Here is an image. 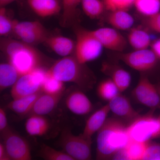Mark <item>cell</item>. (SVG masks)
<instances>
[{
  "label": "cell",
  "mask_w": 160,
  "mask_h": 160,
  "mask_svg": "<svg viewBox=\"0 0 160 160\" xmlns=\"http://www.w3.org/2000/svg\"><path fill=\"white\" fill-rule=\"evenodd\" d=\"M64 94L65 92L56 95L42 92L36 101L29 115L36 114L45 116L51 113L57 107Z\"/></svg>",
  "instance_id": "cell-15"
},
{
  "label": "cell",
  "mask_w": 160,
  "mask_h": 160,
  "mask_svg": "<svg viewBox=\"0 0 160 160\" xmlns=\"http://www.w3.org/2000/svg\"><path fill=\"white\" fill-rule=\"evenodd\" d=\"M82 0H62V24L69 25L77 14L78 7Z\"/></svg>",
  "instance_id": "cell-28"
},
{
  "label": "cell",
  "mask_w": 160,
  "mask_h": 160,
  "mask_svg": "<svg viewBox=\"0 0 160 160\" xmlns=\"http://www.w3.org/2000/svg\"><path fill=\"white\" fill-rule=\"evenodd\" d=\"M152 50L154 52L158 58L160 59V38L151 44Z\"/></svg>",
  "instance_id": "cell-39"
},
{
  "label": "cell",
  "mask_w": 160,
  "mask_h": 160,
  "mask_svg": "<svg viewBox=\"0 0 160 160\" xmlns=\"http://www.w3.org/2000/svg\"><path fill=\"white\" fill-rule=\"evenodd\" d=\"M47 76V70L40 67L33 71L21 76L12 87V99L24 97L42 91V85Z\"/></svg>",
  "instance_id": "cell-7"
},
{
  "label": "cell",
  "mask_w": 160,
  "mask_h": 160,
  "mask_svg": "<svg viewBox=\"0 0 160 160\" xmlns=\"http://www.w3.org/2000/svg\"><path fill=\"white\" fill-rule=\"evenodd\" d=\"M65 105L73 114L85 116L92 111L93 105L84 91L79 89L71 92L66 97Z\"/></svg>",
  "instance_id": "cell-13"
},
{
  "label": "cell",
  "mask_w": 160,
  "mask_h": 160,
  "mask_svg": "<svg viewBox=\"0 0 160 160\" xmlns=\"http://www.w3.org/2000/svg\"><path fill=\"white\" fill-rule=\"evenodd\" d=\"M148 142L130 140L126 147L116 153L112 159L143 160Z\"/></svg>",
  "instance_id": "cell-17"
},
{
  "label": "cell",
  "mask_w": 160,
  "mask_h": 160,
  "mask_svg": "<svg viewBox=\"0 0 160 160\" xmlns=\"http://www.w3.org/2000/svg\"><path fill=\"white\" fill-rule=\"evenodd\" d=\"M159 117L160 118V115L159 116Z\"/></svg>",
  "instance_id": "cell-42"
},
{
  "label": "cell",
  "mask_w": 160,
  "mask_h": 160,
  "mask_svg": "<svg viewBox=\"0 0 160 160\" xmlns=\"http://www.w3.org/2000/svg\"><path fill=\"white\" fill-rule=\"evenodd\" d=\"M127 41L135 50L147 49L151 45L149 34L145 30L138 28L130 30Z\"/></svg>",
  "instance_id": "cell-24"
},
{
  "label": "cell",
  "mask_w": 160,
  "mask_h": 160,
  "mask_svg": "<svg viewBox=\"0 0 160 160\" xmlns=\"http://www.w3.org/2000/svg\"><path fill=\"white\" fill-rule=\"evenodd\" d=\"M132 95L138 102L152 110L160 108V96L157 87L145 76L140 78Z\"/></svg>",
  "instance_id": "cell-10"
},
{
  "label": "cell",
  "mask_w": 160,
  "mask_h": 160,
  "mask_svg": "<svg viewBox=\"0 0 160 160\" xmlns=\"http://www.w3.org/2000/svg\"><path fill=\"white\" fill-rule=\"evenodd\" d=\"M103 70L114 82L121 93L129 88L131 83V76L128 71L119 66L109 64L103 66Z\"/></svg>",
  "instance_id": "cell-19"
},
{
  "label": "cell",
  "mask_w": 160,
  "mask_h": 160,
  "mask_svg": "<svg viewBox=\"0 0 160 160\" xmlns=\"http://www.w3.org/2000/svg\"><path fill=\"white\" fill-rule=\"evenodd\" d=\"M130 140L148 142L160 138V118L152 112L140 115L127 126Z\"/></svg>",
  "instance_id": "cell-4"
},
{
  "label": "cell",
  "mask_w": 160,
  "mask_h": 160,
  "mask_svg": "<svg viewBox=\"0 0 160 160\" xmlns=\"http://www.w3.org/2000/svg\"><path fill=\"white\" fill-rule=\"evenodd\" d=\"M108 23L117 30H126L133 26L134 20L127 10H117L110 11L107 18Z\"/></svg>",
  "instance_id": "cell-22"
},
{
  "label": "cell",
  "mask_w": 160,
  "mask_h": 160,
  "mask_svg": "<svg viewBox=\"0 0 160 160\" xmlns=\"http://www.w3.org/2000/svg\"><path fill=\"white\" fill-rule=\"evenodd\" d=\"M9 128L6 110L3 108H1L0 109V132H1V133H2L6 131Z\"/></svg>",
  "instance_id": "cell-37"
},
{
  "label": "cell",
  "mask_w": 160,
  "mask_h": 160,
  "mask_svg": "<svg viewBox=\"0 0 160 160\" xmlns=\"http://www.w3.org/2000/svg\"><path fill=\"white\" fill-rule=\"evenodd\" d=\"M110 112L116 118L128 124L140 114L132 106L128 98L119 93L108 102Z\"/></svg>",
  "instance_id": "cell-12"
},
{
  "label": "cell",
  "mask_w": 160,
  "mask_h": 160,
  "mask_svg": "<svg viewBox=\"0 0 160 160\" xmlns=\"http://www.w3.org/2000/svg\"><path fill=\"white\" fill-rule=\"evenodd\" d=\"M47 73L63 82L74 83L83 91L92 89L96 82L94 73L74 56L58 60L47 70Z\"/></svg>",
  "instance_id": "cell-2"
},
{
  "label": "cell",
  "mask_w": 160,
  "mask_h": 160,
  "mask_svg": "<svg viewBox=\"0 0 160 160\" xmlns=\"http://www.w3.org/2000/svg\"><path fill=\"white\" fill-rule=\"evenodd\" d=\"M59 143L63 151L73 160L91 159L92 139L85 138L82 133L75 135L70 129L65 128L61 133Z\"/></svg>",
  "instance_id": "cell-6"
},
{
  "label": "cell",
  "mask_w": 160,
  "mask_h": 160,
  "mask_svg": "<svg viewBox=\"0 0 160 160\" xmlns=\"http://www.w3.org/2000/svg\"><path fill=\"white\" fill-rule=\"evenodd\" d=\"M97 92L99 98L108 102L121 93L118 86L110 78L103 80L99 84Z\"/></svg>",
  "instance_id": "cell-25"
},
{
  "label": "cell",
  "mask_w": 160,
  "mask_h": 160,
  "mask_svg": "<svg viewBox=\"0 0 160 160\" xmlns=\"http://www.w3.org/2000/svg\"><path fill=\"white\" fill-rule=\"evenodd\" d=\"M146 24L149 29L160 33V12L148 17Z\"/></svg>",
  "instance_id": "cell-36"
},
{
  "label": "cell",
  "mask_w": 160,
  "mask_h": 160,
  "mask_svg": "<svg viewBox=\"0 0 160 160\" xmlns=\"http://www.w3.org/2000/svg\"><path fill=\"white\" fill-rule=\"evenodd\" d=\"M81 4L84 13L91 19L98 18L106 9L103 0H82Z\"/></svg>",
  "instance_id": "cell-26"
},
{
  "label": "cell",
  "mask_w": 160,
  "mask_h": 160,
  "mask_svg": "<svg viewBox=\"0 0 160 160\" xmlns=\"http://www.w3.org/2000/svg\"><path fill=\"white\" fill-rule=\"evenodd\" d=\"M106 9L109 11L128 9L133 6L135 0H103Z\"/></svg>",
  "instance_id": "cell-34"
},
{
  "label": "cell",
  "mask_w": 160,
  "mask_h": 160,
  "mask_svg": "<svg viewBox=\"0 0 160 160\" xmlns=\"http://www.w3.org/2000/svg\"><path fill=\"white\" fill-rule=\"evenodd\" d=\"M42 30H45V27L38 21H25L20 22L14 20L12 32L16 35L20 32Z\"/></svg>",
  "instance_id": "cell-32"
},
{
  "label": "cell",
  "mask_w": 160,
  "mask_h": 160,
  "mask_svg": "<svg viewBox=\"0 0 160 160\" xmlns=\"http://www.w3.org/2000/svg\"><path fill=\"white\" fill-rule=\"evenodd\" d=\"M16 35L21 41L31 45L42 42H44L48 37L46 29L20 32Z\"/></svg>",
  "instance_id": "cell-31"
},
{
  "label": "cell",
  "mask_w": 160,
  "mask_h": 160,
  "mask_svg": "<svg viewBox=\"0 0 160 160\" xmlns=\"http://www.w3.org/2000/svg\"><path fill=\"white\" fill-rule=\"evenodd\" d=\"M50 125L44 116L32 114L29 115L25 123L26 132L31 136H42L47 133Z\"/></svg>",
  "instance_id": "cell-21"
},
{
  "label": "cell",
  "mask_w": 160,
  "mask_h": 160,
  "mask_svg": "<svg viewBox=\"0 0 160 160\" xmlns=\"http://www.w3.org/2000/svg\"><path fill=\"white\" fill-rule=\"evenodd\" d=\"M14 20L12 19L8 15L5 7H1L0 9V34L6 35L12 31Z\"/></svg>",
  "instance_id": "cell-33"
},
{
  "label": "cell",
  "mask_w": 160,
  "mask_h": 160,
  "mask_svg": "<svg viewBox=\"0 0 160 160\" xmlns=\"http://www.w3.org/2000/svg\"><path fill=\"white\" fill-rule=\"evenodd\" d=\"M76 36L74 56L80 63L86 64L102 55L104 48L90 30L78 29Z\"/></svg>",
  "instance_id": "cell-5"
},
{
  "label": "cell",
  "mask_w": 160,
  "mask_h": 160,
  "mask_svg": "<svg viewBox=\"0 0 160 160\" xmlns=\"http://www.w3.org/2000/svg\"><path fill=\"white\" fill-rule=\"evenodd\" d=\"M128 124L117 118H108L97 132L96 158L107 160L125 148L130 141Z\"/></svg>",
  "instance_id": "cell-1"
},
{
  "label": "cell",
  "mask_w": 160,
  "mask_h": 160,
  "mask_svg": "<svg viewBox=\"0 0 160 160\" xmlns=\"http://www.w3.org/2000/svg\"><path fill=\"white\" fill-rule=\"evenodd\" d=\"M1 49L20 76L41 67V55L31 45L22 41L8 39L2 41Z\"/></svg>",
  "instance_id": "cell-3"
},
{
  "label": "cell",
  "mask_w": 160,
  "mask_h": 160,
  "mask_svg": "<svg viewBox=\"0 0 160 160\" xmlns=\"http://www.w3.org/2000/svg\"><path fill=\"white\" fill-rule=\"evenodd\" d=\"M110 112L108 103L92 113L86 120L82 135L87 138L92 139L93 135L102 127Z\"/></svg>",
  "instance_id": "cell-14"
},
{
  "label": "cell",
  "mask_w": 160,
  "mask_h": 160,
  "mask_svg": "<svg viewBox=\"0 0 160 160\" xmlns=\"http://www.w3.org/2000/svg\"><path fill=\"white\" fill-rule=\"evenodd\" d=\"M20 77L17 70L12 65L8 63L0 65V90L3 91L12 87Z\"/></svg>",
  "instance_id": "cell-23"
},
{
  "label": "cell",
  "mask_w": 160,
  "mask_h": 160,
  "mask_svg": "<svg viewBox=\"0 0 160 160\" xmlns=\"http://www.w3.org/2000/svg\"><path fill=\"white\" fill-rule=\"evenodd\" d=\"M1 134L3 144L11 160L32 159L31 148L26 139L10 128Z\"/></svg>",
  "instance_id": "cell-8"
},
{
  "label": "cell",
  "mask_w": 160,
  "mask_h": 160,
  "mask_svg": "<svg viewBox=\"0 0 160 160\" xmlns=\"http://www.w3.org/2000/svg\"><path fill=\"white\" fill-rule=\"evenodd\" d=\"M143 160H160V144L148 142Z\"/></svg>",
  "instance_id": "cell-35"
},
{
  "label": "cell",
  "mask_w": 160,
  "mask_h": 160,
  "mask_svg": "<svg viewBox=\"0 0 160 160\" xmlns=\"http://www.w3.org/2000/svg\"><path fill=\"white\" fill-rule=\"evenodd\" d=\"M119 58L130 68L140 72H146L154 69L158 59L152 50L148 49L122 53Z\"/></svg>",
  "instance_id": "cell-9"
},
{
  "label": "cell",
  "mask_w": 160,
  "mask_h": 160,
  "mask_svg": "<svg viewBox=\"0 0 160 160\" xmlns=\"http://www.w3.org/2000/svg\"><path fill=\"white\" fill-rule=\"evenodd\" d=\"M44 42L52 51L62 57L69 56L74 51L75 42L66 37L48 36Z\"/></svg>",
  "instance_id": "cell-16"
},
{
  "label": "cell",
  "mask_w": 160,
  "mask_h": 160,
  "mask_svg": "<svg viewBox=\"0 0 160 160\" xmlns=\"http://www.w3.org/2000/svg\"><path fill=\"white\" fill-rule=\"evenodd\" d=\"M41 90L47 94H60L65 92L64 82L48 74L47 70V76L42 85Z\"/></svg>",
  "instance_id": "cell-29"
},
{
  "label": "cell",
  "mask_w": 160,
  "mask_h": 160,
  "mask_svg": "<svg viewBox=\"0 0 160 160\" xmlns=\"http://www.w3.org/2000/svg\"><path fill=\"white\" fill-rule=\"evenodd\" d=\"M133 6L140 14L149 17L160 12V0H135Z\"/></svg>",
  "instance_id": "cell-27"
},
{
  "label": "cell",
  "mask_w": 160,
  "mask_h": 160,
  "mask_svg": "<svg viewBox=\"0 0 160 160\" xmlns=\"http://www.w3.org/2000/svg\"><path fill=\"white\" fill-rule=\"evenodd\" d=\"M38 154L46 160H74L64 151L57 150L45 144L41 145Z\"/></svg>",
  "instance_id": "cell-30"
},
{
  "label": "cell",
  "mask_w": 160,
  "mask_h": 160,
  "mask_svg": "<svg viewBox=\"0 0 160 160\" xmlns=\"http://www.w3.org/2000/svg\"><path fill=\"white\" fill-rule=\"evenodd\" d=\"M27 2L33 12L42 18L58 14L62 8L59 0H27Z\"/></svg>",
  "instance_id": "cell-18"
},
{
  "label": "cell",
  "mask_w": 160,
  "mask_h": 160,
  "mask_svg": "<svg viewBox=\"0 0 160 160\" xmlns=\"http://www.w3.org/2000/svg\"><path fill=\"white\" fill-rule=\"evenodd\" d=\"M0 160H11L3 143H0Z\"/></svg>",
  "instance_id": "cell-38"
},
{
  "label": "cell",
  "mask_w": 160,
  "mask_h": 160,
  "mask_svg": "<svg viewBox=\"0 0 160 160\" xmlns=\"http://www.w3.org/2000/svg\"><path fill=\"white\" fill-rule=\"evenodd\" d=\"M90 31L104 48L119 52L126 49L127 40L117 29L105 27Z\"/></svg>",
  "instance_id": "cell-11"
},
{
  "label": "cell",
  "mask_w": 160,
  "mask_h": 160,
  "mask_svg": "<svg viewBox=\"0 0 160 160\" xmlns=\"http://www.w3.org/2000/svg\"><path fill=\"white\" fill-rule=\"evenodd\" d=\"M42 92L40 91L30 95L14 99L8 104V109L19 115H29L36 101Z\"/></svg>",
  "instance_id": "cell-20"
},
{
  "label": "cell",
  "mask_w": 160,
  "mask_h": 160,
  "mask_svg": "<svg viewBox=\"0 0 160 160\" xmlns=\"http://www.w3.org/2000/svg\"><path fill=\"white\" fill-rule=\"evenodd\" d=\"M157 87L158 91L159 93L160 96V85H159L158 86H157Z\"/></svg>",
  "instance_id": "cell-41"
},
{
  "label": "cell",
  "mask_w": 160,
  "mask_h": 160,
  "mask_svg": "<svg viewBox=\"0 0 160 160\" xmlns=\"http://www.w3.org/2000/svg\"><path fill=\"white\" fill-rule=\"evenodd\" d=\"M15 1L16 0H0V6L1 7H5Z\"/></svg>",
  "instance_id": "cell-40"
}]
</instances>
